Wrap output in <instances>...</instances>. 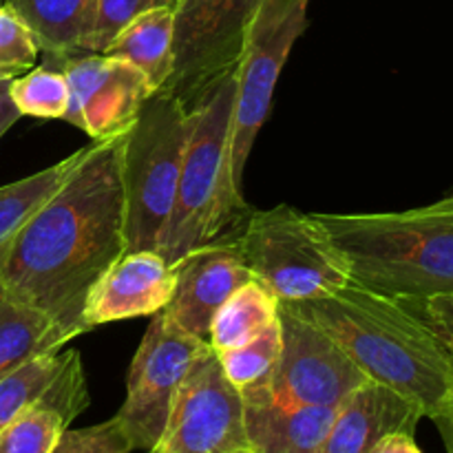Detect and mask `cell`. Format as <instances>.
Segmentation results:
<instances>
[{
	"label": "cell",
	"instance_id": "cell-5",
	"mask_svg": "<svg viewBox=\"0 0 453 453\" xmlns=\"http://www.w3.org/2000/svg\"><path fill=\"white\" fill-rule=\"evenodd\" d=\"M188 128V104L171 93H153L119 137L124 252L159 248L175 206Z\"/></svg>",
	"mask_w": 453,
	"mask_h": 453
},
{
	"label": "cell",
	"instance_id": "cell-22",
	"mask_svg": "<svg viewBox=\"0 0 453 453\" xmlns=\"http://www.w3.org/2000/svg\"><path fill=\"white\" fill-rule=\"evenodd\" d=\"M281 354V321H274L261 334L233 349L219 352L221 370L239 389L243 401L273 396V379Z\"/></svg>",
	"mask_w": 453,
	"mask_h": 453
},
{
	"label": "cell",
	"instance_id": "cell-4",
	"mask_svg": "<svg viewBox=\"0 0 453 453\" xmlns=\"http://www.w3.org/2000/svg\"><path fill=\"white\" fill-rule=\"evenodd\" d=\"M237 75L226 71L188 104L190 128L177 181L175 206L159 242L168 264L193 248L219 242L233 224L248 217V203L230 166Z\"/></svg>",
	"mask_w": 453,
	"mask_h": 453
},
{
	"label": "cell",
	"instance_id": "cell-9",
	"mask_svg": "<svg viewBox=\"0 0 453 453\" xmlns=\"http://www.w3.org/2000/svg\"><path fill=\"white\" fill-rule=\"evenodd\" d=\"M203 345L206 341L177 327L164 310L153 314L128 370L127 401L115 414L133 449L153 451L159 445L181 380Z\"/></svg>",
	"mask_w": 453,
	"mask_h": 453
},
{
	"label": "cell",
	"instance_id": "cell-21",
	"mask_svg": "<svg viewBox=\"0 0 453 453\" xmlns=\"http://www.w3.org/2000/svg\"><path fill=\"white\" fill-rule=\"evenodd\" d=\"M279 319V299L257 279L243 283L212 317L208 343L217 354L255 339Z\"/></svg>",
	"mask_w": 453,
	"mask_h": 453
},
{
	"label": "cell",
	"instance_id": "cell-28",
	"mask_svg": "<svg viewBox=\"0 0 453 453\" xmlns=\"http://www.w3.org/2000/svg\"><path fill=\"white\" fill-rule=\"evenodd\" d=\"M131 441L118 418L84 429H66L51 453H133Z\"/></svg>",
	"mask_w": 453,
	"mask_h": 453
},
{
	"label": "cell",
	"instance_id": "cell-11",
	"mask_svg": "<svg viewBox=\"0 0 453 453\" xmlns=\"http://www.w3.org/2000/svg\"><path fill=\"white\" fill-rule=\"evenodd\" d=\"M281 354L273 379L274 401L339 407L367 379L343 348L292 305L279 303Z\"/></svg>",
	"mask_w": 453,
	"mask_h": 453
},
{
	"label": "cell",
	"instance_id": "cell-24",
	"mask_svg": "<svg viewBox=\"0 0 453 453\" xmlns=\"http://www.w3.org/2000/svg\"><path fill=\"white\" fill-rule=\"evenodd\" d=\"M84 155V149L66 155L60 162L51 164L44 171L27 175L12 184L0 186V246L25 224L31 212L58 190L65 177L73 171L75 164Z\"/></svg>",
	"mask_w": 453,
	"mask_h": 453
},
{
	"label": "cell",
	"instance_id": "cell-34",
	"mask_svg": "<svg viewBox=\"0 0 453 453\" xmlns=\"http://www.w3.org/2000/svg\"><path fill=\"white\" fill-rule=\"evenodd\" d=\"M230 453H257V451H252L250 447H243V449H237V451H230Z\"/></svg>",
	"mask_w": 453,
	"mask_h": 453
},
{
	"label": "cell",
	"instance_id": "cell-29",
	"mask_svg": "<svg viewBox=\"0 0 453 453\" xmlns=\"http://www.w3.org/2000/svg\"><path fill=\"white\" fill-rule=\"evenodd\" d=\"M405 303L425 319V323L436 332L453 358V295L434 296L427 301H405Z\"/></svg>",
	"mask_w": 453,
	"mask_h": 453
},
{
	"label": "cell",
	"instance_id": "cell-33",
	"mask_svg": "<svg viewBox=\"0 0 453 453\" xmlns=\"http://www.w3.org/2000/svg\"><path fill=\"white\" fill-rule=\"evenodd\" d=\"M441 203H442V206L451 208V211H453V193L447 195V197H442V199H441Z\"/></svg>",
	"mask_w": 453,
	"mask_h": 453
},
{
	"label": "cell",
	"instance_id": "cell-7",
	"mask_svg": "<svg viewBox=\"0 0 453 453\" xmlns=\"http://www.w3.org/2000/svg\"><path fill=\"white\" fill-rule=\"evenodd\" d=\"M308 3L310 0H265L234 69L237 91L230 133V166L239 188L257 133L270 113L283 65L308 27Z\"/></svg>",
	"mask_w": 453,
	"mask_h": 453
},
{
	"label": "cell",
	"instance_id": "cell-18",
	"mask_svg": "<svg viewBox=\"0 0 453 453\" xmlns=\"http://www.w3.org/2000/svg\"><path fill=\"white\" fill-rule=\"evenodd\" d=\"M69 336L38 308L0 283V380L40 354L60 352Z\"/></svg>",
	"mask_w": 453,
	"mask_h": 453
},
{
	"label": "cell",
	"instance_id": "cell-12",
	"mask_svg": "<svg viewBox=\"0 0 453 453\" xmlns=\"http://www.w3.org/2000/svg\"><path fill=\"white\" fill-rule=\"evenodd\" d=\"M44 65L66 75L71 102L65 119L82 128L93 142L124 135L153 96L140 69L106 53H84Z\"/></svg>",
	"mask_w": 453,
	"mask_h": 453
},
{
	"label": "cell",
	"instance_id": "cell-36",
	"mask_svg": "<svg viewBox=\"0 0 453 453\" xmlns=\"http://www.w3.org/2000/svg\"><path fill=\"white\" fill-rule=\"evenodd\" d=\"M0 4H3V0H0Z\"/></svg>",
	"mask_w": 453,
	"mask_h": 453
},
{
	"label": "cell",
	"instance_id": "cell-26",
	"mask_svg": "<svg viewBox=\"0 0 453 453\" xmlns=\"http://www.w3.org/2000/svg\"><path fill=\"white\" fill-rule=\"evenodd\" d=\"M177 3L180 0H97L87 38L82 42V56L84 53H104L111 40L140 13L159 7L175 9Z\"/></svg>",
	"mask_w": 453,
	"mask_h": 453
},
{
	"label": "cell",
	"instance_id": "cell-27",
	"mask_svg": "<svg viewBox=\"0 0 453 453\" xmlns=\"http://www.w3.org/2000/svg\"><path fill=\"white\" fill-rule=\"evenodd\" d=\"M38 40L20 16L0 4V82H12L27 73L38 60Z\"/></svg>",
	"mask_w": 453,
	"mask_h": 453
},
{
	"label": "cell",
	"instance_id": "cell-19",
	"mask_svg": "<svg viewBox=\"0 0 453 453\" xmlns=\"http://www.w3.org/2000/svg\"><path fill=\"white\" fill-rule=\"evenodd\" d=\"M106 56L119 58L140 69L153 93H162L175 69L173 53V9L159 7L133 18L104 49Z\"/></svg>",
	"mask_w": 453,
	"mask_h": 453
},
{
	"label": "cell",
	"instance_id": "cell-1",
	"mask_svg": "<svg viewBox=\"0 0 453 453\" xmlns=\"http://www.w3.org/2000/svg\"><path fill=\"white\" fill-rule=\"evenodd\" d=\"M119 137L84 146L56 193L0 246V283L47 314L69 341L87 332L88 292L124 252Z\"/></svg>",
	"mask_w": 453,
	"mask_h": 453
},
{
	"label": "cell",
	"instance_id": "cell-10",
	"mask_svg": "<svg viewBox=\"0 0 453 453\" xmlns=\"http://www.w3.org/2000/svg\"><path fill=\"white\" fill-rule=\"evenodd\" d=\"M243 398L211 343L184 376L157 453H230L248 447Z\"/></svg>",
	"mask_w": 453,
	"mask_h": 453
},
{
	"label": "cell",
	"instance_id": "cell-31",
	"mask_svg": "<svg viewBox=\"0 0 453 453\" xmlns=\"http://www.w3.org/2000/svg\"><path fill=\"white\" fill-rule=\"evenodd\" d=\"M432 420L436 423L438 432H441L447 453H453V385L449 389V396H447V401L442 403V407Z\"/></svg>",
	"mask_w": 453,
	"mask_h": 453
},
{
	"label": "cell",
	"instance_id": "cell-14",
	"mask_svg": "<svg viewBox=\"0 0 453 453\" xmlns=\"http://www.w3.org/2000/svg\"><path fill=\"white\" fill-rule=\"evenodd\" d=\"M175 288V273L157 250L122 252L104 270L87 296L84 327L137 317H153L168 305Z\"/></svg>",
	"mask_w": 453,
	"mask_h": 453
},
{
	"label": "cell",
	"instance_id": "cell-17",
	"mask_svg": "<svg viewBox=\"0 0 453 453\" xmlns=\"http://www.w3.org/2000/svg\"><path fill=\"white\" fill-rule=\"evenodd\" d=\"M248 447L257 453H319L339 407L288 405L274 398L243 401Z\"/></svg>",
	"mask_w": 453,
	"mask_h": 453
},
{
	"label": "cell",
	"instance_id": "cell-23",
	"mask_svg": "<svg viewBox=\"0 0 453 453\" xmlns=\"http://www.w3.org/2000/svg\"><path fill=\"white\" fill-rule=\"evenodd\" d=\"M80 414L65 403H34L0 432V453H51Z\"/></svg>",
	"mask_w": 453,
	"mask_h": 453
},
{
	"label": "cell",
	"instance_id": "cell-6",
	"mask_svg": "<svg viewBox=\"0 0 453 453\" xmlns=\"http://www.w3.org/2000/svg\"><path fill=\"white\" fill-rule=\"evenodd\" d=\"M243 264L279 303L321 299L348 286V265L310 212L250 211L234 239Z\"/></svg>",
	"mask_w": 453,
	"mask_h": 453
},
{
	"label": "cell",
	"instance_id": "cell-2",
	"mask_svg": "<svg viewBox=\"0 0 453 453\" xmlns=\"http://www.w3.org/2000/svg\"><path fill=\"white\" fill-rule=\"evenodd\" d=\"M288 305L326 330L367 379L418 405L425 418L449 396L451 354L405 301L349 281L321 299Z\"/></svg>",
	"mask_w": 453,
	"mask_h": 453
},
{
	"label": "cell",
	"instance_id": "cell-3",
	"mask_svg": "<svg viewBox=\"0 0 453 453\" xmlns=\"http://www.w3.org/2000/svg\"><path fill=\"white\" fill-rule=\"evenodd\" d=\"M358 286L398 301L453 295V211L310 212Z\"/></svg>",
	"mask_w": 453,
	"mask_h": 453
},
{
	"label": "cell",
	"instance_id": "cell-13",
	"mask_svg": "<svg viewBox=\"0 0 453 453\" xmlns=\"http://www.w3.org/2000/svg\"><path fill=\"white\" fill-rule=\"evenodd\" d=\"M173 273L175 288L164 314L177 327L206 343L217 310L234 290L255 279L243 264L234 239L193 248L173 264Z\"/></svg>",
	"mask_w": 453,
	"mask_h": 453
},
{
	"label": "cell",
	"instance_id": "cell-25",
	"mask_svg": "<svg viewBox=\"0 0 453 453\" xmlns=\"http://www.w3.org/2000/svg\"><path fill=\"white\" fill-rule=\"evenodd\" d=\"M9 96L18 113L40 119H65L71 91L66 75L56 66H35L9 82Z\"/></svg>",
	"mask_w": 453,
	"mask_h": 453
},
{
	"label": "cell",
	"instance_id": "cell-16",
	"mask_svg": "<svg viewBox=\"0 0 453 453\" xmlns=\"http://www.w3.org/2000/svg\"><path fill=\"white\" fill-rule=\"evenodd\" d=\"M40 401H58L73 410L88 407L87 376L75 349L40 354L0 380V432L20 411Z\"/></svg>",
	"mask_w": 453,
	"mask_h": 453
},
{
	"label": "cell",
	"instance_id": "cell-15",
	"mask_svg": "<svg viewBox=\"0 0 453 453\" xmlns=\"http://www.w3.org/2000/svg\"><path fill=\"white\" fill-rule=\"evenodd\" d=\"M420 418L425 416L418 405L376 380H365L339 405L319 453H370L389 434L414 436Z\"/></svg>",
	"mask_w": 453,
	"mask_h": 453
},
{
	"label": "cell",
	"instance_id": "cell-8",
	"mask_svg": "<svg viewBox=\"0 0 453 453\" xmlns=\"http://www.w3.org/2000/svg\"><path fill=\"white\" fill-rule=\"evenodd\" d=\"M265 0H180L173 9L175 69L162 93L186 104L226 71L237 69Z\"/></svg>",
	"mask_w": 453,
	"mask_h": 453
},
{
	"label": "cell",
	"instance_id": "cell-30",
	"mask_svg": "<svg viewBox=\"0 0 453 453\" xmlns=\"http://www.w3.org/2000/svg\"><path fill=\"white\" fill-rule=\"evenodd\" d=\"M370 453H423L416 445L411 434H389L383 441L376 442Z\"/></svg>",
	"mask_w": 453,
	"mask_h": 453
},
{
	"label": "cell",
	"instance_id": "cell-35",
	"mask_svg": "<svg viewBox=\"0 0 453 453\" xmlns=\"http://www.w3.org/2000/svg\"><path fill=\"white\" fill-rule=\"evenodd\" d=\"M144 453H157V451H144Z\"/></svg>",
	"mask_w": 453,
	"mask_h": 453
},
{
	"label": "cell",
	"instance_id": "cell-32",
	"mask_svg": "<svg viewBox=\"0 0 453 453\" xmlns=\"http://www.w3.org/2000/svg\"><path fill=\"white\" fill-rule=\"evenodd\" d=\"M20 118L22 115L18 113L16 104H13L12 96H9V82H0V137Z\"/></svg>",
	"mask_w": 453,
	"mask_h": 453
},
{
	"label": "cell",
	"instance_id": "cell-20",
	"mask_svg": "<svg viewBox=\"0 0 453 453\" xmlns=\"http://www.w3.org/2000/svg\"><path fill=\"white\" fill-rule=\"evenodd\" d=\"M97 0H4L25 20L47 62L82 56Z\"/></svg>",
	"mask_w": 453,
	"mask_h": 453
}]
</instances>
